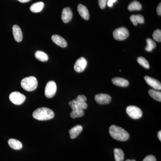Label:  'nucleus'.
<instances>
[{
	"instance_id": "16",
	"label": "nucleus",
	"mask_w": 161,
	"mask_h": 161,
	"mask_svg": "<svg viewBox=\"0 0 161 161\" xmlns=\"http://www.w3.org/2000/svg\"><path fill=\"white\" fill-rule=\"evenodd\" d=\"M83 130V127L80 125L75 126L69 130L70 137L71 139L76 138Z\"/></svg>"
},
{
	"instance_id": "28",
	"label": "nucleus",
	"mask_w": 161,
	"mask_h": 161,
	"mask_svg": "<svg viewBox=\"0 0 161 161\" xmlns=\"http://www.w3.org/2000/svg\"><path fill=\"white\" fill-rule=\"evenodd\" d=\"M153 38L156 41L160 42L161 41V30L157 29L153 32Z\"/></svg>"
},
{
	"instance_id": "12",
	"label": "nucleus",
	"mask_w": 161,
	"mask_h": 161,
	"mask_svg": "<svg viewBox=\"0 0 161 161\" xmlns=\"http://www.w3.org/2000/svg\"><path fill=\"white\" fill-rule=\"evenodd\" d=\"M144 79L146 82L150 86L152 87L154 89L157 90H161V84L158 80L154 79V78H151L148 76H146L144 77Z\"/></svg>"
},
{
	"instance_id": "32",
	"label": "nucleus",
	"mask_w": 161,
	"mask_h": 161,
	"mask_svg": "<svg viewBox=\"0 0 161 161\" xmlns=\"http://www.w3.org/2000/svg\"><path fill=\"white\" fill-rule=\"evenodd\" d=\"M157 12L158 14V15H161V3H160L159 4L157 8Z\"/></svg>"
},
{
	"instance_id": "23",
	"label": "nucleus",
	"mask_w": 161,
	"mask_h": 161,
	"mask_svg": "<svg viewBox=\"0 0 161 161\" xmlns=\"http://www.w3.org/2000/svg\"><path fill=\"white\" fill-rule=\"evenodd\" d=\"M142 9V6L138 1H134L130 3L128 6V9L130 11L140 10Z\"/></svg>"
},
{
	"instance_id": "14",
	"label": "nucleus",
	"mask_w": 161,
	"mask_h": 161,
	"mask_svg": "<svg viewBox=\"0 0 161 161\" xmlns=\"http://www.w3.org/2000/svg\"><path fill=\"white\" fill-rule=\"evenodd\" d=\"M52 40L54 43L60 47H65L67 46V43L65 39L58 35H53L52 37Z\"/></svg>"
},
{
	"instance_id": "2",
	"label": "nucleus",
	"mask_w": 161,
	"mask_h": 161,
	"mask_svg": "<svg viewBox=\"0 0 161 161\" xmlns=\"http://www.w3.org/2000/svg\"><path fill=\"white\" fill-rule=\"evenodd\" d=\"M109 133L113 138L117 140L126 141L130 138V134L126 130L115 125L110 127Z\"/></svg>"
},
{
	"instance_id": "6",
	"label": "nucleus",
	"mask_w": 161,
	"mask_h": 161,
	"mask_svg": "<svg viewBox=\"0 0 161 161\" xmlns=\"http://www.w3.org/2000/svg\"><path fill=\"white\" fill-rule=\"evenodd\" d=\"M126 112L131 118L133 119H138L142 116V112L138 107L130 106L127 107Z\"/></svg>"
},
{
	"instance_id": "20",
	"label": "nucleus",
	"mask_w": 161,
	"mask_h": 161,
	"mask_svg": "<svg viewBox=\"0 0 161 161\" xmlns=\"http://www.w3.org/2000/svg\"><path fill=\"white\" fill-rule=\"evenodd\" d=\"M44 6V4L43 2H38V3H35L32 4L31 6L30 9L31 11L32 12L36 13L40 12L42 11Z\"/></svg>"
},
{
	"instance_id": "24",
	"label": "nucleus",
	"mask_w": 161,
	"mask_h": 161,
	"mask_svg": "<svg viewBox=\"0 0 161 161\" xmlns=\"http://www.w3.org/2000/svg\"><path fill=\"white\" fill-rule=\"evenodd\" d=\"M147 45L145 47V49L148 52H151L153 49L155 48L156 47V44L155 42L152 39L150 38H147Z\"/></svg>"
},
{
	"instance_id": "27",
	"label": "nucleus",
	"mask_w": 161,
	"mask_h": 161,
	"mask_svg": "<svg viewBox=\"0 0 161 161\" xmlns=\"http://www.w3.org/2000/svg\"><path fill=\"white\" fill-rule=\"evenodd\" d=\"M84 112L83 110L81 111H72L70 113V116L72 118H78L83 116L84 115Z\"/></svg>"
},
{
	"instance_id": "8",
	"label": "nucleus",
	"mask_w": 161,
	"mask_h": 161,
	"mask_svg": "<svg viewBox=\"0 0 161 161\" xmlns=\"http://www.w3.org/2000/svg\"><path fill=\"white\" fill-rule=\"evenodd\" d=\"M9 98L12 103L18 105L22 104L26 100L25 95L17 92L11 93L9 95Z\"/></svg>"
},
{
	"instance_id": "34",
	"label": "nucleus",
	"mask_w": 161,
	"mask_h": 161,
	"mask_svg": "<svg viewBox=\"0 0 161 161\" xmlns=\"http://www.w3.org/2000/svg\"><path fill=\"white\" fill-rule=\"evenodd\" d=\"M158 137L160 141H161V131H159L158 132Z\"/></svg>"
},
{
	"instance_id": "10",
	"label": "nucleus",
	"mask_w": 161,
	"mask_h": 161,
	"mask_svg": "<svg viewBox=\"0 0 161 161\" xmlns=\"http://www.w3.org/2000/svg\"><path fill=\"white\" fill-rule=\"evenodd\" d=\"M95 100L97 103L100 104H106L111 102L112 97L108 94H98L95 96Z\"/></svg>"
},
{
	"instance_id": "30",
	"label": "nucleus",
	"mask_w": 161,
	"mask_h": 161,
	"mask_svg": "<svg viewBox=\"0 0 161 161\" xmlns=\"http://www.w3.org/2000/svg\"><path fill=\"white\" fill-rule=\"evenodd\" d=\"M143 161H156V159L154 156L149 155L146 157Z\"/></svg>"
},
{
	"instance_id": "1",
	"label": "nucleus",
	"mask_w": 161,
	"mask_h": 161,
	"mask_svg": "<svg viewBox=\"0 0 161 161\" xmlns=\"http://www.w3.org/2000/svg\"><path fill=\"white\" fill-rule=\"evenodd\" d=\"M33 117L35 119L38 120H47L53 118L55 116V113L53 110L42 107L35 110L32 114Z\"/></svg>"
},
{
	"instance_id": "29",
	"label": "nucleus",
	"mask_w": 161,
	"mask_h": 161,
	"mask_svg": "<svg viewBox=\"0 0 161 161\" xmlns=\"http://www.w3.org/2000/svg\"><path fill=\"white\" fill-rule=\"evenodd\" d=\"M108 0H98V4L101 9H103L105 8Z\"/></svg>"
},
{
	"instance_id": "17",
	"label": "nucleus",
	"mask_w": 161,
	"mask_h": 161,
	"mask_svg": "<svg viewBox=\"0 0 161 161\" xmlns=\"http://www.w3.org/2000/svg\"><path fill=\"white\" fill-rule=\"evenodd\" d=\"M112 82L115 85L120 87H127L130 84L128 80L121 78H113L112 79Z\"/></svg>"
},
{
	"instance_id": "22",
	"label": "nucleus",
	"mask_w": 161,
	"mask_h": 161,
	"mask_svg": "<svg viewBox=\"0 0 161 161\" xmlns=\"http://www.w3.org/2000/svg\"><path fill=\"white\" fill-rule=\"evenodd\" d=\"M114 153L115 161H124L125 155L122 150L118 148H115L114 150Z\"/></svg>"
},
{
	"instance_id": "4",
	"label": "nucleus",
	"mask_w": 161,
	"mask_h": 161,
	"mask_svg": "<svg viewBox=\"0 0 161 161\" xmlns=\"http://www.w3.org/2000/svg\"><path fill=\"white\" fill-rule=\"evenodd\" d=\"M21 86L23 89L27 92H32L37 88L38 81L34 76L26 77L23 78L21 82Z\"/></svg>"
},
{
	"instance_id": "33",
	"label": "nucleus",
	"mask_w": 161,
	"mask_h": 161,
	"mask_svg": "<svg viewBox=\"0 0 161 161\" xmlns=\"http://www.w3.org/2000/svg\"><path fill=\"white\" fill-rule=\"evenodd\" d=\"M17 1H19V2L21 3H28V2H30L31 0H17Z\"/></svg>"
},
{
	"instance_id": "25",
	"label": "nucleus",
	"mask_w": 161,
	"mask_h": 161,
	"mask_svg": "<svg viewBox=\"0 0 161 161\" xmlns=\"http://www.w3.org/2000/svg\"><path fill=\"white\" fill-rule=\"evenodd\" d=\"M149 94L152 98L158 101H161V93L154 90H150L149 91Z\"/></svg>"
},
{
	"instance_id": "15",
	"label": "nucleus",
	"mask_w": 161,
	"mask_h": 161,
	"mask_svg": "<svg viewBox=\"0 0 161 161\" xmlns=\"http://www.w3.org/2000/svg\"><path fill=\"white\" fill-rule=\"evenodd\" d=\"M78 11L79 14L85 20H88L90 18L89 12L86 6L80 4L78 6Z\"/></svg>"
},
{
	"instance_id": "5",
	"label": "nucleus",
	"mask_w": 161,
	"mask_h": 161,
	"mask_svg": "<svg viewBox=\"0 0 161 161\" xmlns=\"http://www.w3.org/2000/svg\"><path fill=\"white\" fill-rule=\"evenodd\" d=\"M113 36L115 40H124L129 37V31L125 27H119L113 31Z\"/></svg>"
},
{
	"instance_id": "18",
	"label": "nucleus",
	"mask_w": 161,
	"mask_h": 161,
	"mask_svg": "<svg viewBox=\"0 0 161 161\" xmlns=\"http://www.w3.org/2000/svg\"><path fill=\"white\" fill-rule=\"evenodd\" d=\"M130 19L134 26H136L138 23L143 24L145 22L144 17L140 14L132 15L130 16Z\"/></svg>"
},
{
	"instance_id": "9",
	"label": "nucleus",
	"mask_w": 161,
	"mask_h": 161,
	"mask_svg": "<svg viewBox=\"0 0 161 161\" xmlns=\"http://www.w3.org/2000/svg\"><path fill=\"white\" fill-rule=\"evenodd\" d=\"M87 65V61L86 59L83 57H80L76 60L74 65V69L75 71L80 73L83 72L85 69Z\"/></svg>"
},
{
	"instance_id": "7",
	"label": "nucleus",
	"mask_w": 161,
	"mask_h": 161,
	"mask_svg": "<svg viewBox=\"0 0 161 161\" xmlns=\"http://www.w3.org/2000/svg\"><path fill=\"white\" fill-rule=\"evenodd\" d=\"M57 86L55 81L50 80L47 83L45 86V96L48 98H53L57 92Z\"/></svg>"
},
{
	"instance_id": "21",
	"label": "nucleus",
	"mask_w": 161,
	"mask_h": 161,
	"mask_svg": "<svg viewBox=\"0 0 161 161\" xmlns=\"http://www.w3.org/2000/svg\"><path fill=\"white\" fill-rule=\"evenodd\" d=\"M35 57L40 61L44 62L47 61L48 59V57L46 53L41 51H37L35 53Z\"/></svg>"
},
{
	"instance_id": "19",
	"label": "nucleus",
	"mask_w": 161,
	"mask_h": 161,
	"mask_svg": "<svg viewBox=\"0 0 161 161\" xmlns=\"http://www.w3.org/2000/svg\"><path fill=\"white\" fill-rule=\"evenodd\" d=\"M8 144L9 147L15 150H20L23 147V145L20 141L15 139H10L8 141Z\"/></svg>"
},
{
	"instance_id": "31",
	"label": "nucleus",
	"mask_w": 161,
	"mask_h": 161,
	"mask_svg": "<svg viewBox=\"0 0 161 161\" xmlns=\"http://www.w3.org/2000/svg\"><path fill=\"white\" fill-rule=\"evenodd\" d=\"M116 2H117V0H108L107 4H108V6L109 7H112L113 4Z\"/></svg>"
},
{
	"instance_id": "35",
	"label": "nucleus",
	"mask_w": 161,
	"mask_h": 161,
	"mask_svg": "<svg viewBox=\"0 0 161 161\" xmlns=\"http://www.w3.org/2000/svg\"><path fill=\"white\" fill-rule=\"evenodd\" d=\"M125 161H136L135 160H130V159H127Z\"/></svg>"
},
{
	"instance_id": "11",
	"label": "nucleus",
	"mask_w": 161,
	"mask_h": 161,
	"mask_svg": "<svg viewBox=\"0 0 161 161\" xmlns=\"http://www.w3.org/2000/svg\"><path fill=\"white\" fill-rule=\"evenodd\" d=\"M73 18V12L69 7L64 8L62 10L61 19L64 23H68Z\"/></svg>"
},
{
	"instance_id": "13",
	"label": "nucleus",
	"mask_w": 161,
	"mask_h": 161,
	"mask_svg": "<svg viewBox=\"0 0 161 161\" xmlns=\"http://www.w3.org/2000/svg\"><path fill=\"white\" fill-rule=\"evenodd\" d=\"M13 33L15 40L18 42H20L23 40V33L21 28L19 26L14 25L13 26Z\"/></svg>"
},
{
	"instance_id": "3",
	"label": "nucleus",
	"mask_w": 161,
	"mask_h": 161,
	"mask_svg": "<svg viewBox=\"0 0 161 161\" xmlns=\"http://www.w3.org/2000/svg\"><path fill=\"white\" fill-rule=\"evenodd\" d=\"M86 100V98L84 95H78L76 99L69 102V105L71 107L72 111H84L88 107Z\"/></svg>"
},
{
	"instance_id": "26",
	"label": "nucleus",
	"mask_w": 161,
	"mask_h": 161,
	"mask_svg": "<svg viewBox=\"0 0 161 161\" xmlns=\"http://www.w3.org/2000/svg\"><path fill=\"white\" fill-rule=\"evenodd\" d=\"M137 61L140 65L145 68L149 69V68H150V64H149V62L146 58H143V57H139L137 58Z\"/></svg>"
}]
</instances>
